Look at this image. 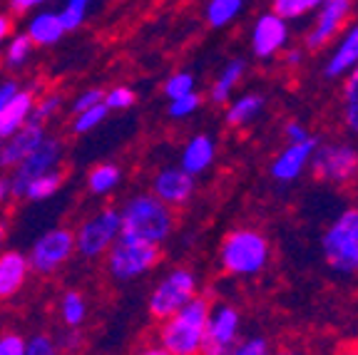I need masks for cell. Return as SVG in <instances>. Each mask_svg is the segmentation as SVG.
Here are the masks:
<instances>
[{
  "instance_id": "cell-1",
  "label": "cell",
  "mask_w": 358,
  "mask_h": 355,
  "mask_svg": "<svg viewBox=\"0 0 358 355\" xmlns=\"http://www.w3.org/2000/svg\"><path fill=\"white\" fill-rule=\"evenodd\" d=\"M209 303L204 296H192L177 313L162 321L157 343L167 355H194L204 345V328H207Z\"/></svg>"
},
{
  "instance_id": "cell-2",
  "label": "cell",
  "mask_w": 358,
  "mask_h": 355,
  "mask_svg": "<svg viewBox=\"0 0 358 355\" xmlns=\"http://www.w3.org/2000/svg\"><path fill=\"white\" fill-rule=\"evenodd\" d=\"M174 229V209L155 194H134L120 209V233L132 239L164 244Z\"/></svg>"
},
{
  "instance_id": "cell-3",
  "label": "cell",
  "mask_w": 358,
  "mask_h": 355,
  "mask_svg": "<svg viewBox=\"0 0 358 355\" xmlns=\"http://www.w3.org/2000/svg\"><path fill=\"white\" fill-rule=\"evenodd\" d=\"M268 241L254 229H236L227 233L219 246V263L227 273L239 278L259 276L268 266Z\"/></svg>"
},
{
  "instance_id": "cell-4",
  "label": "cell",
  "mask_w": 358,
  "mask_h": 355,
  "mask_svg": "<svg viewBox=\"0 0 358 355\" xmlns=\"http://www.w3.org/2000/svg\"><path fill=\"white\" fill-rule=\"evenodd\" d=\"M321 254L331 271L341 276L358 273V209H346L321 236Z\"/></svg>"
},
{
  "instance_id": "cell-5",
  "label": "cell",
  "mask_w": 358,
  "mask_h": 355,
  "mask_svg": "<svg viewBox=\"0 0 358 355\" xmlns=\"http://www.w3.org/2000/svg\"><path fill=\"white\" fill-rule=\"evenodd\" d=\"M107 273L115 281L127 283L134 278L145 276L159 263V244H150V241L132 239V236H122L120 233L115 244L107 249Z\"/></svg>"
},
{
  "instance_id": "cell-6",
  "label": "cell",
  "mask_w": 358,
  "mask_h": 355,
  "mask_svg": "<svg viewBox=\"0 0 358 355\" xmlns=\"http://www.w3.org/2000/svg\"><path fill=\"white\" fill-rule=\"evenodd\" d=\"M308 169L313 172V177L326 184H336V187L351 184L358 177V150L346 142H326V145L316 142Z\"/></svg>"
},
{
  "instance_id": "cell-7",
  "label": "cell",
  "mask_w": 358,
  "mask_h": 355,
  "mask_svg": "<svg viewBox=\"0 0 358 355\" xmlns=\"http://www.w3.org/2000/svg\"><path fill=\"white\" fill-rule=\"evenodd\" d=\"M120 236V211L117 209H105L95 211L92 217H87L75 231V254L85 256V259H100L107 254L115 239Z\"/></svg>"
},
{
  "instance_id": "cell-8",
  "label": "cell",
  "mask_w": 358,
  "mask_h": 355,
  "mask_svg": "<svg viewBox=\"0 0 358 355\" xmlns=\"http://www.w3.org/2000/svg\"><path fill=\"white\" fill-rule=\"evenodd\" d=\"M196 294V276L189 268H174L162 281L157 283L155 291L150 294V316L155 321H164L172 313H177L192 296Z\"/></svg>"
},
{
  "instance_id": "cell-9",
  "label": "cell",
  "mask_w": 358,
  "mask_h": 355,
  "mask_svg": "<svg viewBox=\"0 0 358 355\" xmlns=\"http://www.w3.org/2000/svg\"><path fill=\"white\" fill-rule=\"evenodd\" d=\"M75 254V231L65 226H57L45 231L38 241L33 244L28 254L30 271L40 273V276H50V273L60 271Z\"/></svg>"
},
{
  "instance_id": "cell-10",
  "label": "cell",
  "mask_w": 358,
  "mask_h": 355,
  "mask_svg": "<svg viewBox=\"0 0 358 355\" xmlns=\"http://www.w3.org/2000/svg\"><path fill=\"white\" fill-rule=\"evenodd\" d=\"M60 159H62V142L60 139L45 137L38 150H33L20 164L13 167V174H10V179H8V182H10V196L22 199L25 187H28L35 177L55 169L57 164H60Z\"/></svg>"
},
{
  "instance_id": "cell-11",
  "label": "cell",
  "mask_w": 358,
  "mask_h": 355,
  "mask_svg": "<svg viewBox=\"0 0 358 355\" xmlns=\"http://www.w3.org/2000/svg\"><path fill=\"white\" fill-rule=\"evenodd\" d=\"M239 328H241V316L234 305L217 303L214 308H209L201 353L207 355L231 353L236 340H239Z\"/></svg>"
},
{
  "instance_id": "cell-12",
  "label": "cell",
  "mask_w": 358,
  "mask_h": 355,
  "mask_svg": "<svg viewBox=\"0 0 358 355\" xmlns=\"http://www.w3.org/2000/svg\"><path fill=\"white\" fill-rule=\"evenodd\" d=\"M353 0H324L316 8V22L306 35L308 50H321L324 45H329L334 38H338L343 25L351 17Z\"/></svg>"
},
{
  "instance_id": "cell-13",
  "label": "cell",
  "mask_w": 358,
  "mask_h": 355,
  "mask_svg": "<svg viewBox=\"0 0 358 355\" xmlns=\"http://www.w3.org/2000/svg\"><path fill=\"white\" fill-rule=\"evenodd\" d=\"M289 43V20L276 15L274 10L262 15L254 22L252 30V52L259 60H271L276 57Z\"/></svg>"
},
{
  "instance_id": "cell-14",
  "label": "cell",
  "mask_w": 358,
  "mask_h": 355,
  "mask_svg": "<svg viewBox=\"0 0 358 355\" xmlns=\"http://www.w3.org/2000/svg\"><path fill=\"white\" fill-rule=\"evenodd\" d=\"M194 177L182 167H164L152 179V194L157 199H162L167 206H172V209L189 204V199L194 196Z\"/></svg>"
},
{
  "instance_id": "cell-15",
  "label": "cell",
  "mask_w": 358,
  "mask_h": 355,
  "mask_svg": "<svg viewBox=\"0 0 358 355\" xmlns=\"http://www.w3.org/2000/svg\"><path fill=\"white\" fill-rule=\"evenodd\" d=\"M319 139L316 137H308L303 142H289V147L276 154V159L271 161V177L276 182H296L303 172L308 169V161H311V154H313V147H316Z\"/></svg>"
},
{
  "instance_id": "cell-16",
  "label": "cell",
  "mask_w": 358,
  "mask_h": 355,
  "mask_svg": "<svg viewBox=\"0 0 358 355\" xmlns=\"http://www.w3.org/2000/svg\"><path fill=\"white\" fill-rule=\"evenodd\" d=\"M48 137L43 122H28L22 124L17 132H13L10 137L3 139V150H0V167L3 169H13L15 164H20L25 157L30 154L33 150H38L40 142Z\"/></svg>"
},
{
  "instance_id": "cell-17",
  "label": "cell",
  "mask_w": 358,
  "mask_h": 355,
  "mask_svg": "<svg viewBox=\"0 0 358 355\" xmlns=\"http://www.w3.org/2000/svg\"><path fill=\"white\" fill-rule=\"evenodd\" d=\"M33 105H35V89H20L8 97V102L0 107V137L6 139L13 132L22 127L28 122L30 115H33Z\"/></svg>"
},
{
  "instance_id": "cell-18",
  "label": "cell",
  "mask_w": 358,
  "mask_h": 355,
  "mask_svg": "<svg viewBox=\"0 0 358 355\" xmlns=\"http://www.w3.org/2000/svg\"><path fill=\"white\" fill-rule=\"evenodd\" d=\"M30 276V263L28 256L20 251H3L0 254V300L13 298L20 294Z\"/></svg>"
},
{
  "instance_id": "cell-19",
  "label": "cell",
  "mask_w": 358,
  "mask_h": 355,
  "mask_svg": "<svg viewBox=\"0 0 358 355\" xmlns=\"http://www.w3.org/2000/svg\"><path fill=\"white\" fill-rule=\"evenodd\" d=\"M356 65H358V22H353L351 28L341 35L334 52H331L329 62L324 67V75L329 80L346 78Z\"/></svg>"
},
{
  "instance_id": "cell-20",
  "label": "cell",
  "mask_w": 358,
  "mask_h": 355,
  "mask_svg": "<svg viewBox=\"0 0 358 355\" xmlns=\"http://www.w3.org/2000/svg\"><path fill=\"white\" fill-rule=\"evenodd\" d=\"M214 157H217V145L209 134H194L182 150V157H179V167L189 172L192 177L196 174H204L209 167L214 164Z\"/></svg>"
},
{
  "instance_id": "cell-21",
  "label": "cell",
  "mask_w": 358,
  "mask_h": 355,
  "mask_svg": "<svg viewBox=\"0 0 358 355\" xmlns=\"http://www.w3.org/2000/svg\"><path fill=\"white\" fill-rule=\"evenodd\" d=\"M25 35L30 38V43L38 45V48H52L62 40L65 35V28H62L60 15L52 10H40L35 13L28 20V28H25Z\"/></svg>"
},
{
  "instance_id": "cell-22",
  "label": "cell",
  "mask_w": 358,
  "mask_h": 355,
  "mask_svg": "<svg viewBox=\"0 0 358 355\" xmlns=\"http://www.w3.org/2000/svg\"><path fill=\"white\" fill-rule=\"evenodd\" d=\"M244 73H246L244 60L227 62V65L222 67V73L217 75V80H214V85L209 87V100H212L214 105H227L231 92H234V87L241 82V78H244Z\"/></svg>"
},
{
  "instance_id": "cell-23",
  "label": "cell",
  "mask_w": 358,
  "mask_h": 355,
  "mask_svg": "<svg viewBox=\"0 0 358 355\" xmlns=\"http://www.w3.org/2000/svg\"><path fill=\"white\" fill-rule=\"evenodd\" d=\"M264 97L257 92H244L227 107V124L229 127H246L264 112Z\"/></svg>"
},
{
  "instance_id": "cell-24",
  "label": "cell",
  "mask_w": 358,
  "mask_h": 355,
  "mask_svg": "<svg viewBox=\"0 0 358 355\" xmlns=\"http://www.w3.org/2000/svg\"><path fill=\"white\" fill-rule=\"evenodd\" d=\"M120 182H122V169H120L117 164H112V161L97 164V167H92L87 174V189H90V194H95V196L112 194V191L120 187Z\"/></svg>"
},
{
  "instance_id": "cell-25",
  "label": "cell",
  "mask_w": 358,
  "mask_h": 355,
  "mask_svg": "<svg viewBox=\"0 0 358 355\" xmlns=\"http://www.w3.org/2000/svg\"><path fill=\"white\" fill-rule=\"evenodd\" d=\"M343 124L358 137V65L346 75L343 85Z\"/></svg>"
},
{
  "instance_id": "cell-26",
  "label": "cell",
  "mask_w": 358,
  "mask_h": 355,
  "mask_svg": "<svg viewBox=\"0 0 358 355\" xmlns=\"http://www.w3.org/2000/svg\"><path fill=\"white\" fill-rule=\"evenodd\" d=\"M241 8H244V0H209L204 17L212 28H227L239 17Z\"/></svg>"
},
{
  "instance_id": "cell-27",
  "label": "cell",
  "mask_w": 358,
  "mask_h": 355,
  "mask_svg": "<svg viewBox=\"0 0 358 355\" xmlns=\"http://www.w3.org/2000/svg\"><path fill=\"white\" fill-rule=\"evenodd\" d=\"M62 172L60 169H50V172H45L40 174V177H35L33 182L25 187V199L30 201H45V199H50L52 194H57V189L62 187Z\"/></svg>"
},
{
  "instance_id": "cell-28",
  "label": "cell",
  "mask_w": 358,
  "mask_h": 355,
  "mask_svg": "<svg viewBox=\"0 0 358 355\" xmlns=\"http://www.w3.org/2000/svg\"><path fill=\"white\" fill-rule=\"evenodd\" d=\"M60 318L65 328H80L87 318V303L80 291H65L60 298Z\"/></svg>"
},
{
  "instance_id": "cell-29",
  "label": "cell",
  "mask_w": 358,
  "mask_h": 355,
  "mask_svg": "<svg viewBox=\"0 0 358 355\" xmlns=\"http://www.w3.org/2000/svg\"><path fill=\"white\" fill-rule=\"evenodd\" d=\"M110 110H107L105 102H97V105L87 107L83 112H75V122H73V132L75 134H87L92 129H97L102 122L107 119Z\"/></svg>"
},
{
  "instance_id": "cell-30",
  "label": "cell",
  "mask_w": 358,
  "mask_h": 355,
  "mask_svg": "<svg viewBox=\"0 0 358 355\" xmlns=\"http://www.w3.org/2000/svg\"><path fill=\"white\" fill-rule=\"evenodd\" d=\"M324 0H274V13L284 20H299V17L316 13Z\"/></svg>"
},
{
  "instance_id": "cell-31",
  "label": "cell",
  "mask_w": 358,
  "mask_h": 355,
  "mask_svg": "<svg viewBox=\"0 0 358 355\" xmlns=\"http://www.w3.org/2000/svg\"><path fill=\"white\" fill-rule=\"evenodd\" d=\"M35 45L30 43V38L25 33L20 35H13L8 38V48H6V65L8 67H20L28 62L30 52H33Z\"/></svg>"
},
{
  "instance_id": "cell-32",
  "label": "cell",
  "mask_w": 358,
  "mask_h": 355,
  "mask_svg": "<svg viewBox=\"0 0 358 355\" xmlns=\"http://www.w3.org/2000/svg\"><path fill=\"white\" fill-rule=\"evenodd\" d=\"M102 102H105L110 112H122V110H129V107L137 102V94H134V89L127 87V85H117V87L107 89Z\"/></svg>"
},
{
  "instance_id": "cell-33",
  "label": "cell",
  "mask_w": 358,
  "mask_h": 355,
  "mask_svg": "<svg viewBox=\"0 0 358 355\" xmlns=\"http://www.w3.org/2000/svg\"><path fill=\"white\" fill-rule=\"evenodd\" d=\"M199 107H201V97L194 92V89H192V92L182 94V97H174V100H169L167 112H169V117H172V119H185V117L194 115Z\"/></svg>"
},
{
  "instance_id": "cell-34",
  "label": "cell",
  "mask_w": 358,
  "mask_h": 355,
  "mask_svg": "<svg viewBox=\"0 0 358 355\" xmlns=\"http://www.w3.org/2000/svg\"><path fill=\"white\" fill-rule=\"evenodd\" d=\"M62 107V97L57 92H50V94H43L40 100H35L33 105V115H30V119L33 122H48L50 117H55V112Z\"/></svg>"
},
{
  "instance_id": "cell-35",
  "label": "cell",
  "mask_w": 358,
  "mask_h": 355,
  "mask_svg": "<svg viewBox=\"0 0 358 355\" xmlns=\"http://www.w3.org/2000/svg\"><path fill=\"white\" fill-rule=\"evenodd\" d=\"M194 85H196L194 75L182 70V73H174L167 78V82H164V94H167V100H174V97H182V94L192 92Z\"/></svg>"
},
{
  "instance_id": "cell-36",
  "label": "cell",
  "mask_w": 358,
  "mask_h": 355,
  "mask_svg": "<svg viewBox=\"0 0 358 355\" xmlns=\"http://www.w3.org/2000/svg\"><path fill=\"white\" fill-rule=\"evenodd\" d=\"M57 15H60V22H62V28H65V33H73V30H78L80 25H83L85 17H87V6H80V3L67 0L65 8H62Z\"/></svg>"
},
{
  "instance_id": "cell-37",
  "label": "cell",
  "mask_w": 358,
  "mask_h": 355,
  "mask_svg": "<svg viewBox=\"0 0 358 355\" xmlns=\"http://www.w3.org/2000/svg\"><path fill=\"white\" fill-rule=\"evenodd\" d=\"M57 350L55 340L50 335H33V338L25 340V355H52Z\"/></svg>"
},
{
  "instance_id": "cell-38",
  "label": "cell",
  "mask_w": 358,
  "mask_h": 355,
  "mask_svg": "<svg viewBox=\"0 0 358 355\" xmlns=\"http://www.w3.org/2000/svg\"><path fill=\"white\" fill-rule=\"evenodd\" d=\"M231 353H236V355H266L268 353V340L262 338V335H254V338H246L244 343L234 345Z\"/></svg>"
},
{
  "instance_id": "cell-39",
  "label": "cell",
  "mask_w": 358,
  "mask_h": 355,
  "mask_svg": "<svg viewBox=\"0 0 358 355\" xmlns=\"http://www.w3.org/2000/svg\"><path fill=\"white\" fill-rule=\"evenodd\" d=\"M0 355H25V338L17 333L0 335Z\"/></svg>"
},
{
  "instance_id": "cell-40",
  "label": "cell",
  "mask_w": 358,
  "mask_h": 355,
  "mask_svg": "<svg viewBox=\"0 0 358 355\" xmlns=\"http://www.w3.org/2000/svg\"><path fill=\"white\" fill-rule=\"evenodd\" d=\"M102 97H105V92H102L100 87H90V89H85V92H80L78 97H75L73 112L87 110V107H92V105H97V102H102Z\"/></svg>"
},
{
  "instance_id": "cell-41",
  "label": "cell",
  "mask_w": 358,
  "mask_h": 355,
  "mask_svg": "<svg viewBox=\"0 0 358 355\" xmlns=\"http://www.w3.org/2000/svg\"><path fill=\"white\" fill-rule=\"evenodd\" d=\"M284 137H286V142H303V139H308L311 134H308V129L303 127L301 122H289L286 124V129H284Z\"/></svg>"
},
{
  "instance_id": "cell-42",
  "label": "cell",
  "mask_w": 358,
  "mask_h": 355,
  "mask_svg": "<svg viewBox=\"0 0 358 355\" xmlns=\"http://www.w3.org/2000/svg\"><path fill=\"white\" fill-rule=\"evenodd\" d=\"M48 0H10V10L17 13V15H22V13H30L35 10L38 6H45Z\"/></svg>"
},
{
  "instance_id": "cell-43",
  "label": "cell",
  "mask_w": 358,
  "mask_h": 355,
  "mask_svg": "<svg viewBox=\"0 0 358 355\" xmlns=\"http://www.w3.org/2000/svg\"><path fill=\"white\" fill-rule=\"evenodd\" d=\"M10 33H13V20L8 15H3V13H0V45L8 43Z\"/></svg>"
},
{
  "instance_id": "cell-44",
  "label": "cell",
  "mask_w": 358,
  "mask_h": 355,
  "mask_svg": "<svg viewBox=\"0 0 358 355\" xmlns=\"http://www.w3.org/2000/svg\"><path fill=\"white\" fill-rule=\"evenodd\" d=\"M301 60H303V50H286L284 52V65H289V67H296V65H301Z\"/></svg>"
},
{
  "instance_id": "cell-45",
  "label": "cell",
  "mask_w": 358,
  "mask_h": 355,
  "mask_svg": "<svg viewBox=\"0 0 358 355\" xmlns=\"http://www.w3.org/2000/svg\"><path fill=\"white\" fill-rule=\"evenodd\" d=\"M17 89V85L13 82V80H6V82H0V107L6 105L8 102V97H10L13 92Z\"/></svg>"
},
{
  "instance_id": "cell-46",
  "label": "cell",
  "mask_w": 358,
  "mask_h": 355,
  "mask_svg": "<svg viewBox=\"0 0 358 355\" xmlns=\"http://www.w3.org/2000/svg\"><path fill=\"white\" fill-rule=\"evenodd\" d=\"M8 196H10V182H8V179H0V206L6 204Z\"/></svg>"
},
{
  "instance_id": "cell-47",
  "label": "cell",
  "mask_w": 358,
  "mask_h": 355,
  "mask_svg": "<svg viewBox=\"0 0 358 355\" xmlns=\"http://www.w3.org/2000/svg\"><path fill=\"white\" fill-rule=\"evenodd\" d=\"M73 3H80V6H90V0H73Z\"/></svg>"
},
{
  "instance_id": "cell-48",
  "label": "cell",
  "mask_w": 358,
  "mask_h": 355,
  "mask_svg": "<svg viewBox=\"0 0 358 355\" xmlns=\"http://www.w3.org/2000/svg\"><path fill=\"white\" fill-rule=\"evenodd\" d=\"M0 150H3V137H0Z\"/></svg>"
},
{
  "instance_id": "cell-49",
  "label": "cell",
  "mask_w": 358,
  "mask_h": 355,
  "mask_svg": "<svg viewBox=\"0 0 358 355\" xmlns=\"http://www.w3.org/2000/svg\"><path fill=\"white\" fill-rule=\"evenodd\" d=\"M0 236H3V226H0Z\"/></svg>"
}]
</instances>
